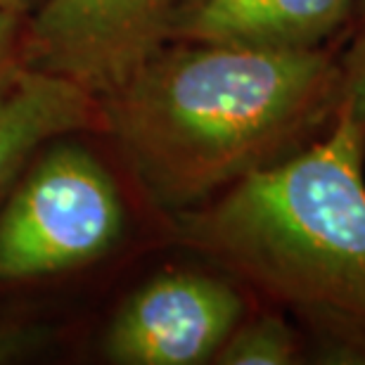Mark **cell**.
Masks as SVG:
<instances>
[{
    "instance_id": "cell-1",
    "label": "cell",
    "mask_w": 365,
    "mask_h": 365,
    "mask_svg": "<svg viewBox=\"0 0 365 365\" xmlns=\"http://www.w3.org/2000/svg\"><path fill=\"white\" fill-rule=\"evenodd\" d=\"M344 86V41L294 53L169 41L98 100L102 133L169 218L323 135Z\"/></svg>"
},
{
    "instance_id": "cell-2",
    "label": "cell",
    "mask_w": 365,
    "mask_h": 365,
    "mask_svg": "<svg viewBox=\"0 0 365 365\" xmlns=\"http://www.w3.org/2000/svg\"><path fill=\"white\" fill-rule=\"evenodd\" d=\"M365 133L344 112L294 155L169 216V235L365 363Z\"/></svg>"
},
{
    "instance_id": "cell-3",
    "label": "cell",
    "mask_w": 365,
    "mask_h": 365,
    "mask_svg": "<svg viewBox=\"0 0 365 365\" xmlns=\"http://www.w3.org/2000/svg\"><path fill=\"white\" fill-rule=\"evenodd\" d=\"M128 207L107 164L71 135L46 143L0 209V284L81 271L126 237Z\"/></svg>"
},
{
    "instance_id": "cell-4",
    "label": "cell",
    "mask_w": 365,
    "mask_h": 365,
    "mask_svg": "<svg viewBox=\"0 0 365 365\" xmlns=\"http://www.w3.org/2000/svg\"><path fill=\"white\" fill-rule=\"evenodd\" d=\"M252 302L228 273L169 268L148 277L119 304L102 349L121 365L214 363Z\"/></svg>"
},
{
    "instance_id": "cell-5",
    "label": "cell",
    "mask_w": 365,
    "mask_h": 365,
    "mask_svg": "<svg viewBox=\"0 0 365 365\" xmlns=\"http://www.w3.org/2000/svg\"><path fill=\"white\" fill-rule=\"evenodd\" d=\"M173 0H43L26 21V64L102 98L169 43Z\"/></svg>"
},
{
    "instance_id": "cell-6",
    "label": "cell",
    "mask_w": 365,
    "mask_h": 365,
    "mask_svg": "<svg viewBox=\"0 0 365 365\" xmlns=\"http://www.w3.org/2000/svg\"><path fill=\"white\" fill-rule=\"evenodd\" d=\"M356 0H173L169 41L313 50L344 41Z\"/></svg>"
},
{
    "instance_id": "cell-7",
    "label": "cell",
    "mask_w": 365,
    "mask_h": 365,
    "mask_svg": "<svg viewBox=\"0 0 365 365\" xmlns=\"http://www.w3.org/2000/svg\"><path fill=\"white\" fill-rule=\"evenodd\" d=\"M81 130L102 133L100 100L67 78L29 69L0 100V190L46 143Z\"/></svg>"
},
{
    "instance_id": "cell-8",
    "label": "cell",
    "mask_w": 365,
    "mask_h": 365,
    "mask_svg": "<svg viewBox=\"0 0 365 365\" xmlns=\"http://www.w3.org/2000/svg\"><path fill=\"white\" fill-rule=\"evenodd\" d=\"M299 361H304V337L277 306L252 311L214 359L223 365H292Z\"/></svg>"
},
{
    "instance_id": "cell-9",
    "label": "cell",
    "mask_w": 365,
    "mask_h": 365,
    "mask_svg": "<svg viewBox=\"0 0 365 365\" xmlns=\"http://www.w3.org/2000/svg\"><path fill=\"white\" fill-rule=\"evenodd\" d=\"M26 21L29 17L24 14L0 5V100L17 88L21 76L29 71Z\"/></svg>"
},
{
    "instance_id": "cell-10",
    "label": "cell",
    "mask_w": 365,
    "mask_h": 365,
    "mask_svg": "<svg viewBox=\"0 0 365 365\" xmlns=\"http://www.w3.org/2000/svg\"><path fill=\"white\" fill-rule=\"evenodd\" d=\"M349 119H354L365 133V60L346 71L344 86V105H341Z\"/></svg>"
},
{
    "instance_id": "cell-11",
    "label": "cell",
    "mask_w": 365,
    "mask_h": 365,
    "mask_svg": "<svg viewBox=\"0 0 365 365\" xmlns=\"http://www.w3.org/2000/svg\"><path fill=\"white\" fill-rule=\"evenodd\" d=\"M43 337L36 330H26V327L17 325H3L0 327V363H7L17 356L31 351Z\"/></svg>"
},
{
    "instance_id": "cell-12",
    "label": "cell",
    "mask_w": 365,
    "mask_h": 365,
    "mask_svg": "<svg viewBox=\"0 0 365 365\" xmlns=\"http://www.w3.org/2000/svg\"><path fill=\"white\" fill-rule=\"evenodd\" d=\"M365 60V0H356L354 19L344 38V69H354Z\"/></svg>"
},
{
    "instance_id": "cell-13",
    "label": "cell",
    "mask_w": 365,
    "mask_h": 365,
    "mask_svg": "<svg viewBox=\"0 0 365 365\" xmlns=\"http://www.w3.org/2000/svg\"><path fill=\"white\" fill-rule=\"evenodd\" d=\"M43 3V0H0V5L7 7V10L24 14V17H31V12Z\"/></svg>"
}]
</instances>
